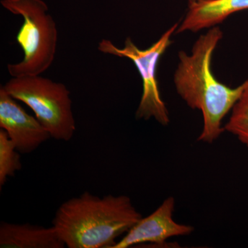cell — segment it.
I'll use <instances>...</instances> for the list:
<instances>
[{
	"label": "cell",
	"instance_id": "8",
	"mask_svg": "<svg viewBox=\"0 0 248 248\" xmlns=\"http://www.w3.org/2000/svg\"><path fill=\"white\" fill-rule=\"evenodd\" d=\"M248 9V0H198L189 4L176 32L209 29L221 24L231 15Z\"/></svg>",
	"mask_w": 248,
	"mask_h": 248
},
{
	"label": "cell",
	"instance_id": "5",
	"mask_svg": "<svg viewBox=\"0 0 248 248\" xmlns=\"http://www.w3.org/2000/svg\"><path fill=\"white\" fill-rule=\"evenodd\" d=\"M179 24L168 29L161 37L149 48L141 50L134 44L130 37L125 40L122 48H117L110 40H102L99 42V51L132 60L138 68L143 84V93L136 118L148 120L154 118L163 125H169V110L161 99L159 84L156 79V69L160 58L172 43V36L177 32Z\"/></svg>",
	"mask_w": 248,
	"mask_h": 248
},
{
	"label": "cell",
	"instance_id": "1",
	"mask_svg": "<svg viewBox=\"0 0 248 248\" xmlns=\"http://www.w3.org/2000/svg\"><path fill=\"white\" fill-rule=\"evenodd\" d=\"M223 37L218 26L209 29L194 44L190 55L179 52L174 83L179 95L192 109L201 111L203 128L197 141L213 143L225 131L222 122L239 100L246 81L236 88L220 82L212 71V59Z\"/></svg>",
	"mask_w": 248,
	"mask_h": 248
},
{
	"label": "cell",
	"instance_id": "7",
	"mask_svg": "<svg viewBox=\"0 0 248 248\" xmlns=\"http://www.w3.org/2000/svg\"><path fill=\"white\" fill-rule=\"evenodd\" d=\"M174 208V197H168L149 216L142 217L112 248H127L143 244L164 245L170 238L190 234L193 227L173 219Z\"/></svg>",
	"mask_w": 248,
	"mask_h": 248
},
{
	"label": "cell",
	"instance_id": "9",
	"mask_svg": "<svg viewBox=\"0 0 248 248\" xmlns=\"http://www.w3.org/2000/svg\"><path fill=\"white\" fill-rule=\"evenodd\" d=\"M64 244L59 237L53 226H34L29 223L1 222V248H63Z\"/></svg>",
	"mask_w": 248,
	"mask_h": 248
},
{
	"label": "cell",
	"instance_id": "10",
	"mask_svg": "<svg viewBox=\"0 0 248 248\" xmlns=\"http://www.w3.org/2000/svg\"><path fill=\"white\" fill-rule=\"evenodd\" d=\"M246 81L244 92L232 109L231 117L224 125V130L248 148V79Z\"/></svg>",
	"mask_w": 248,
	"mask_h": 248
},
{
	"label": "cell",
	"instance_id": "3",
	"mask_svg": "<svg viewBox=\"0 0 248 248\" xmlns=\"http://www.w3.org/2000/svg\"><path fill=\"white\" fill-rule=\"evenodd\" d=\"M1 4L24 19L16 37L24 59L19 63L8 64L10 76H40L53 63L58 43V29L48 14V6L43 0H1Z\"/></svg>",
	"mask_w": 248,
	"mask_h": 248
},
{
	"label": "cell",
	"instance_id": "2",
	"mask_svg": "<svg viewBox=\"0 0 248 248\" xmlns=\"http://www.w3.org/2000/svg\"><path fill=\"white\" fill-rule=\"evenodd\" d=\"M141 218L127 196L84 192L59 207L53 226L67 248H112Z\"/></svg>",
	"mask_w": 248,
	"mask_h": 248
},
{
	"label": "cell",
	"instance_id": "12",
	"mask_svg": "<svg viewBox=\"0 0 248 248\" xmlns=\"http://www.w3.org/2000/svg\"><path fill=\"white\" fill-rule=\"evenodd\" d=\"M187 1H188L189 4L190 3L194 2V1H198V0H187Z\"/></svg>",
	"mask_w": 248,
	"mask_h": 248
},
{
	"label": "cell",
	"instance_id": "6",
	"mask_svg": "<svg viewBox=\"0 0 248 248\" xmlns=\"http://www.w3.org/2000/svg\"><path fill=\"white\" fill-rule=\"evenodd\" d=\"M0 128L22 154L32 153L51 138L37 117L28 114L3 86L0 88Z\"/></svg>",
	"mask_w": 248,
	"mask_h": 248
},
{
	"label": "cell",
	"instance_id": "4",
	"mask_svg": "<svg viewBox=\"0 0 248 248\" xmlns=\"http://www.w3.org/2000/svg\"><path fill=\"white\" fill-rule=\"evenodd\" d=\"M4 86L14 99L32 109L52 138L68 141L76 130L71 93L62 83L40 76L13 78Z\"/></svg>",
	"mask_w": 248,
	"mask_h": 248
},
{
	"label": "cell",
	"instance_id": "11",
	"mask_svg": "<svg viewBox=\"0 0 248 248\" xmlns=\"http://www.w3.org/2000/svg\"><path fill=\"white\" fill-rule=\"evenodd\" d=\"M22 169L20 153L4 129H0V187Z\"/></svg>",
	"mask_w": 248,
	"mask_h": 248
}]
</instances>
